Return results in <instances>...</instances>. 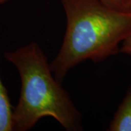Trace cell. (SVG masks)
I'll list each match as a JSON object with an SVG mask.
<instances>
[{
  "instance_id": "1",
  "label": "cell",
  "mask_w": 131,
  "mask_h": 131,
  "mask_svg": "<svg viewBox=\"0 0 131 131\" xmlns=\"http://www.w3.org/2000/svg\"><path fill=\"white\" fill-rule=\"evenodd\" d=\"M66 18L60 50L50 63L62 82L75 66L86 61L99 63L119 52L131 34V10L108 7L100 0H60Z\"/></svg>"
},
{
  "instance_id": "2",
  "label": "cell",
  "mask_w": 131,
  "mask_h": 131,
  "mask_svg": "<svg viewBox=\"0 0 131 131\" xmlns=\"http://www.w3.org/2000/svg\"><path fill=\"white\" fill-rule=\"evenodd\" d=\"M4 56L16 68L21 82L13 112L14 130H28L44 117L55 119L68 131L82 130L81 113L62 82L56 78L47 56L37 42L5 52Z\"/></svg>"
},
{
  "instance_id": "3",
  "label": "cell",
  "mask_w": 131,
  "mask_h": 131,
  "mask_svg": "<svg viewBox=\"0 0 131 131\" xmlns=\"http://www.w3.org/2000/svg\"><path fill=\"white\" fill-rule=\"evenodd\" d=\"M109 131H131V86L126 91L108 127Z\"/></svg>"
},
{
  "instance_id": "4",
  "label": "cell",
  "mask_w": 131,
  "mask_h": 131,
  "mask_svg": "<svg viewBox=\"0 0 131 131\" xmlns=\"http://www.w3.org/2000/svg\"><path fill=\"white\" fill-rule=\"evenodd\" d=\"M13 112L7 90L0 74V131L14 130Z\"/></svg>"
},
{
  "instance_id": "5",
  "label": "cell",
  "mask_w": 131,
  "mask_h": 131,
  "mask_svg": "<svg viewBox=\"0 0 131 131\" xmlns=\"http://www.w3.org/2000/svg\"><path fill=\"white\" fill-rule=\"evenodd\" d=\"M103 4L108 7L117 10H127L129 0H100Z\"/></svg>"
},
{
  "instance_id": "6",
  "label": "cell",
  "mask_w": 131,
  "mask_h": 131,
  "mask_svg": "<svg viewBox=\"0 0 131 131\" xmlns=\"http://www.w3.org/2000/svg\"><path fill=\"white\" fill-rule=\"evenodd\" d=\"M119 52L127 55H131V34L122 42Z\"/></svg>"
},
{
  "instance_id": "7",
  "label": "cell",
  "mask_w": 131,
  "mask_h": 131,
  "mask_svg": "<svg viewBox=\"0 0 131 131\" xmlns=\"http://www.w3.org/2000/svg\"><path fill=\"white\" fill-rule=\"evenodd\" d=\"M127 10H131V0L128 1V4H127Z\"/></svg>"
},
{
  "instance_id": "8",
  "label": "cell",
  "mask_w": 131,
  "mask_h": 131,
  "mask_svg": "<svg viewBox=\"0 0 131 131\" xmlns=\"http://www.w3.org/2000/svg\"><path fill=\"white\" fill-rule=\"evenodd\" d=\"M10 0H0V5H2V4H4L5 2H9Z\"/></svg>"
}]
</instances>
